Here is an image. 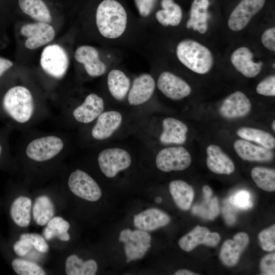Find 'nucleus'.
Instances as JSON below:
<instances>
[{
	"label": "nucleus",
	"mask_w": 275,
	"mask_h": 275,
	"mask_svg": "<svg viewBox=\"0 0 275 275\" xmlns=\"http://www.w3.org/2000/svg\"><path fill=\"white\" fill-rule=\"evenodd\" d=\"M46 94L30 66L0 89V117L14 125L31 123Z\"/></svg>",
	"instance_id": "obj_1"
},
{
	"label": "nucleus",
	"mask_w": 275,
	"mask_h": 275,
	"mask_svg": "<svg viewBox=\"0 0 275 275\" xmlns=\"http://www.w3.org/2000/svg\"><path fill=\"white\" fill-rule=\"evenodd\" d=\"M70 36L68 32L42 48L37 56L36 65L31 68L46 95L59 90L68 73L73 52Z\"/></svg>",
	"instance_id": "obj_2"
},
{
	"label": "nucleus",
	"mask_w": 275,
	"mask_h": 275,
	"mask_svg": "<svg viewBox=\"0 0 275 275\" xmlns=\"http://www.w3.org/2000/svg\"><path fill=\"white\" fill-rule=\"evenodd\" d=\"M14 25L15 59L29 66L40 50L57 37L60 31L50 24L16 19Z\"/></svg>",
	"instance_id": "obj_3"
},
{
	"label": "nucleus",
	"mask_w": 275,
	"mask_h": 275,
	"mask_svg": "<svg viewBox=\"0 0 275 275\" xmlns=\"http://www.w3.org/2000/svg\"><path fill=\"white\" fill-rule=\"evenodd\" d=\"M83 13L93 19L97 31L104 38H118L126 30L127 13L119 0H90Z\"/></svg>",
	"instance_id": "obj_4"
},
{
	"label": "nucleus",
	"mask_w": 275,
	"mask_h": 275,
	"mask_svg": "<svg viewBox=\"0 0 275 275\" xmlns=\"http://www.w3.org/2000/svg\"><path fill=\"white\" fill-rule=\"evenodd\" d=\"M11 10L16 19L50 24L60 31L65 21V7L61 0H12Z\"/></svg>",
	"instance_id": "obj_5"
},
{
	"label": "nucleus",
	"mask_w": 275,
	"mask_h": 275,
	"mask_svg": "<svg viewBox=\"0 0 275 275\" xmlns=\"http://www.w3.org/2000/svg\"><path fill=\"white\" fill-rule=\"evenodd\" d=\"M178 59L191 71L205 74L211 69L213 58L210 51L205 46L191 39H184L177 46Z\"/></svg>",
	"instance_id": "obj_6"
},
{
	"label": "nucleus",
	"mask_w": 275,
	"mask_h": 275,
	"mask_svg": "<svg viewBox=\"0 0 275 275\" xmlns=\"http://www.w3.org/2000/svg\"><path fill=\"white\" fill-rule=\"evenodd\" d=\"M64 147V141L62 138L55 134H48L31 140L24 151L28 158L41 162L50 160L59 155Z\"/></svg>",
	"instance_id": "obj_7"
},
{
	"label": "nucleus",
	"mask_w": 275,
	"mask_h": 275,
	"mask_svg": "<svg viewBox=\"0 0 275 275\" xmlns=\"http://www.w3.org/2000/svg\"><path fill=\"white\" fill-rule=\"evenodd\" d=\"M119 240L124 243V251L127 263L142 258L151 247V236L147 231L140 229L123 230Z\"/></svg>",
	"instance_id": "obj_8"
},
{
	"label": "nucleus",
	"mask_w": 275,
	"mask_h": 275,
	"mask_svg": "<svg viewBox=\"0 0 275 275\" xmlns=\"http://www.w3.org/2000/svg\"><path fill=\"white\" fill-rule=\"evenodd\" d=\"M75 63L80 65L86 74L91 77H97L104 74L105 64L101 60L98 49L89 44H81L72 52Z\"/></svg>",
	"instance_id": "obj_9"
},
{
	"label": "nucleus",
	"mask_w": 275,
	"mask_h": 275,
	"mask_svg": "<svg viewBox=\"0 0 275 275\" xmlns=\"http://www.w3.org/2000/svg\"><path fill=\"white\" fill-rule=\"evenodd\" d=\"M97 160L101 171L108 178L114 177L119 172L127 169L131 162L129 153L119 148L103 150Z\"/></svg>",
	"instance_id": "obj_10"
},
{
	"label": "nucleus",
	"mask_w": 275,
	"mask_h": 275,
	"mask_svg": "<svg viewBox=\"0 0 275 275\" xmlns=\"http://www.w3.org/2000/svg\"><path fill=\"white\" fill-rule=\"evenodd\" d=\"M191 162L190 153L181 146L161 149L155 159L157 168L164 172L184 170L190 166Z\"/></svg>",
	"instance_id": "obj_11"
},
{
	"label": "nucleus",
	"mask_w": 275,
	"mask_h": 275,
	"mask_svg": "<svg viewBox=\"0 0 275 275\" xmlns=\"http://www.w3.org/2000/svg\"><path fill=\"white\" fill-rule=\"evenodd\" d=\"M68 187L75 196L87 201L95 202L101 197V190L89 174L80 170L72 172L68 180Z\"/></svg>",
	"instance_id": "obj_12"
},
{
	"label": "nucleus",
	"mask_w": 275,
	"mask_h": 275,
	"mask_svg": "<svg viewBox=\"0 0 275 275\" xmlns=\"http://www.w3.org/2000/svg\"><path fill=\"white\" fill-rule=\"evenodd\" d=\"M265 0H241L232 12L228 26L234 31L244 29L254 15L263 7Z\"/></svg>",
	"instance_id": "obj_13"
},
{
	"label": "nucleus",
	"mask_w": 275,
	"mask_h": 275,
	"mask_svg": "<svg viewBox=\"0 0 275 275\" xmlns=\"http://www.w3.org/2000/svg\"><path fill=\"white\" fill-rule=\"evenodd\" d=\"M104 103L97 94H88L83 101L72 111L71 115L77 122L88 124L94 121L103 112Z\"/></svg>",
	"instance_id": "obj_14"
},
{
	"label": "nucleus",
	"mask_w": 275,
	"mask_h": 275,
	"mask_svg": "<svg viewBox=\"0 0 275 275\" xmlns=\"http://www.w3.org/2000/svg\"><path fill=\"white\" fill-rule=\"evenodd\" d=\"M157 85L166 97L173 100L182 99L191 93V88L186 82L168 71L163 72L159 75Z\"/></svg>",
	"instance_id": "obj_15"
},
{
	"label": "nucleus",
	"mask_w": 275,
	"mask_h": 275,
	"mask_svg": "<svg viewBox=\"0 0 275 275\" xmlns=\"http://www.w3.org/2000/svg\"><path fill=\"white\" fill-rule=\"evenodd\" d=\"M220 239L218 233L210 232L207 228L197 226L181 237L178 244L182 250L188 252L201 244L214 247L219 242Z\"/></svg>",
	"instance_id": "obj_16"
},
{
	"label": "nucleus",
	"mask_w": 275,
	"mask_h": 275,
	"mask_svg": "<svg viewBox=\"0 0 275 275\" xmlns=\"http://www.w3.org/2000/svg\"><path fill=\"white\" fill-rule=\"evenodd\" d=\"M251 107L252 104L248 97L242 92L236 91L224 100L219 111L224 118L234 119L246 116Z\"/></svg>",
	"instance_id": "obj_17"
},
{
	"label": "nucleus",
	"mask_w": 275,
	"mask_h": 275,
	"mask_svg": "<svg viewBox=\"0 0 275 275\" xmlns=\"http://www.w3.org/2000/svg\"><path fill=\"white\" fill-rule=\"evenodd\" d=\"M249 243V236L244 232H239L234 236L233 239L226 240L219 253V258L222 263L229 267L235 265Z\"/></svg>",
	"instance_id": "obj_18"
},
{
	"label": "nucleus",
	"mask_w": 275,
	"mask_h": 275,
	"mask_svg": "<svg viewBox=\"0 0 275 275\" xmlns=\"http://www.w3.org/2000/svg\"><path fill=\"white\" fill-rule=\"evenodd\" d=\"M122 120V115L118 112H103L97 118V121L91 130L92 138L99 141L108 139L119 127Z\"/></svg>",
	"instance_id": "obj_19"
},
{
	"label": "nucleus",
	"mask_w": 275,
	"mask_h": 275,
	"mask_svg": "<svg viewBox=\"0 0 275 275\" xmlns=\"http://www.w3.org/2000/svg\"><path fill=\"white\" fill-rule=\"evenodd\" d=\"M155 82L152 76L144 73L136 77L128 95V101L131 105H138L147 101L153 95Z\"/></svg>",
	"instance_id": "obj_20"
},
{
	"label": "nucleus",
	"mask_w": 275,
	"mask_h": 275,
	"mask_svg": "<svg viewBox=\"0 0 275 275\" xmlns=\"http://www.w3.org/2000/svg\"><path fill=\"white\" fill-rule=\"evenodd\" d=\"M170 221V216L166 212L154 208L146 209L133 217L134 226L138 229L147 232L164 227Z\"/></svg>",
	"instance_id": "obj_21"
},
{
	"label": "nucleus",
	"mask_w": 275,
	"mask_h": 275,
	"mask_svg": "<svg viewBox=\"0 0 275 275\" xmlns=\"http://www.w3.org/2000/svg\"><path fill=\"white\" fill-rule=\"evenodd\" d=\"M253 54L246 47H241L235 50L231 56V61L234 67L244 76L254 77L260 72L262 63L254 62Z\"/></svg>",
	"instance_id": "obj_22"
},
{
	"label": "nucleus",
	"mask_w": 275,
	"mask_h": 275,
	"mask_svg": "<svg viewBox=\"0 0 275 275\" xmlns=\"http://www.w3.org/2000/svg\"><path fill=\"white\" fill-rule=\"evenodd\" d=\"M206 164L208 168L217 174L230 175L235 170V165L231 158L215 145H210L206 149Z\"/></svg>",
	"instance_id": "obj_23"
},
{
	"label": "nucleus",
	"mask_w": 275,
	"mask_h": 275,
	"mask_svg": "<svg viewBox=\"0 0 275 275\" xmlns=\"http://www.w3.org/2000/svg\"><path fill=\"white\" fill-rule=\"evenodd\" d=\"M163 131L159 137L163 144H182L187 139L188 128L182 121L174 118H166L162 121Z\"/></svg>",
	"instance_id": "obj_24"
},
{
	"label": "nucleus",
	"mask_w": 275,
	"mask_h": 275,
	"mask_svg": "<svg viewBox=\"0 0 275 275\" xmlns=\"http://www.w3.org/2000/svg\"><path fill=\"white\" fill-rule=\"evenodd\" d=\"M233 147L237 155L244 160L269 161L273 157L270 149L254 145L245 140H236Z\"/></svg>",
	"instance_id": "obj_25"
},
{
	"label": "nucleus",
	"mask_w": 275,
	"mask_h": 275,
	"mask_svg": "<svg viewBox=\"0 0 275 275\" xmlns=\"http://www.w3.org/2000/svg\"><path fill=\"white\" fill-rule=\"evenodd\" d=\"M209 0H194L191 4L190 17L187 21L188 29H193L201 34L208 29Z\"/></svg>",
	"instance_id": "obj_26"
},
{
	"label": "nucleus",
	"mask_w": 275,
	"mask_h": 275,
	"mask_svg": "<svg viewBox=\"0 0 275 275\" xmlns=\"http://www.w3.org/2000/svg\"><path fill=\"white\" fill-rule=\"evenodd\" d=\"M31 200L20 196L11 203L9 213L13 222L19 227H28L31 221Z\"/></svg>",
	"instance_id": "obj_27"
},
{
	"label": "nucleus",
	"mask_w": 275,
	"mask_h": 275,
	"mask_svg": "<svg viewBox=\"0 0 275 275\" xmlns=\"http://www.w3.org/2000/svg\"><path fill=\"white\" fill-rule=\"evenodd\" d=\"M169 190L176 206L182 210L190 207L194 197V190L191 186L181 180L171 181Z\"/></svg>",
	"instance_id": "obj_28"
},
{
	"label": "nucleus",
	"mask_w": 275,
	"mask_h": 275,
	"mask_svg": "<svg viewBox=\"0 0 275 275\" xmlns=\"http://www.w3.org/2000/svg\"><path fill=\"white\" fill-rule=\"evenodd\" d=\"M161 9L155 13V18L162 25L167 26L178 25L182 17L181 7L173 0H161Z\"/></svg>",
	"instance_id": "obj_29"
},
{
	"label": "nucleus",
	"mask_w": 275,
	"mask_h": 275,
	"mask_svg": "<svg viewBox=\"0 0 275 275\" xmlns=\"http://www.w3.org/2000/svg\"><path fill=\"white\" fill-rule=\"evenodd\" d=\"M107 84L112 96L117 100H123L130 87V80L121 70L113 69L108 74Z\"/></svg>",
	"instance_id": "obj_30"
},
{
	"label": "nucleus",
	"mask_w": 275,
	"mask_h": 275,
	"mask_svg": "<svg viewBox=\"0 0 275 275\" xmlns=\"http://www.w3.org/2000/svg\"><path fill=\"white\" fill-rule=\"evenodd\" d=\"M54 212L53 203L48 196L42 195L36 198L33 206V216L37 225H46L53 217Z\"/></svg>",
	"instance_id": "obj_31"
},
{
	"label": "nucleus",
	"mask_w": 275,
	"mask_h": 275,
	"mask_svg": "<svg viewBox=\"0 0 275 275\" xmlns=\"http://www.w3.org/2000/svg\"><path fill=\"white\" fill-rule=\"evenodd\" d=\"M98 269L96 262L92 259L83 261L75 255L67 257L65 271L67 275H94Z\"/></svg>",
	"instance_id": "obj_32"
},
{
	"label": "nucleus",
	"mask_w": 275,
	"mask_h": 275,
	"mask_svg": "<svg viewBox=\"0 0 275 275\" xmlns=\"http://www.w3.org/2000/svg\"><path fill=\"white\" fill-rule=\"evenodd\" d=\"M236 133L242 139L257 143L268 149L271 150L275 147L274 138L270 133L264 130L242 127L239 128Z\"/></svg>",
	"instance_id": "obj_33"
},
{
	"label": "nucleus",
	"mask_w": 275,
	"mask_h": 275,
	"mask_svg": "<svg viewBox=\"0 0 275 275\" xmlns=\"http://www.w3.org/2000/svg\"><path fill=\"white\" fill-rule=\"evenodd\" d=\"M69 228V223L62 217H53L44 229L43 235L47 240L57 238L61 241H67L70 239L68 233Z\"/></svg>",
	"instance_id": "obj_34"
},
{
	"label": "nucleus",
	"mask_w": 275,
	"mask_h": 275,
	"mask_svg": "<svg viewBox=\"0 0 275 275\" xmlns=\"http://www.w3.org/2000/svg\"><path fill=\"white\" fill-rule=\"evenodd\" d=\"M251 177L257 186L267 191L275 190V171L274 169L257 167L251 171Z\"/></svg>",
	"instance_id": "obj_35"
},
{
	"label": "nucleus",
	"mask_w": 275,
	"mask_h": 275,
	"mask_svg": "<svg viewBox=\"0 0 275 275\" xmlns=\"http://www.w3.org/2000/svg\"><path fill=\"white\" fill-rule=\"evenodd\" d=\"M24 65L0 56V89L14 79Z\"/></svg>",
	"instance_id": "obj_36"
},
{
	"label": "nucleus",
	"mask_w": 275,
	"mask_h": 275,
	"mask_svg": "<svg viewBox=\"0 0 275 275\" xmlns=\"http://www.w3.org/2000/svg\"><path fill=\"white\" fill-rule=\"evenodd\" d=\"M11 266L18 275H45V271L36 263L21 258H15Z\"/></svg>",
	"instance_id": "obj_37"
},
{
	"label": "nucleus",
	"mask_w": 275,
	"mask_h": 275,
	"mask_svg": "<svg viewBox=\"0 0 275 275\" xmlns=\"http://www.w3.org/2000/svg\"><path fill=\"white\" fill-rule=\"evenodd\" d=\"M258 240L261 248L267 252L275 249V225L265 229L258 234Z\"/></svg>",
	"instance_id": "obj_38"
},
{
	"label": "nucleus",
	"mask_w": 275,
	"mask_h": 275,
	"mask_svg": "<svg viewBox=\"0 0 275 275\" xmlns=\"http://www.w3.org/2000/svg\"><path fill=\"white\" fill-rule=\"evenodd\" d=\"M228 202L235 208L240 209H248L252 207L250 193L246 190H241L231 196Z\"/></svg>",
	"instance_id": "obj_39"
},
{
	"label": "nucleus",
	"mask_w": 275,
	"mask_h": 275,
	"mask_svg": "<svg viewBox=\"0 0 275 275\" xmlns=\"http://www.w3.org/2000/svg\"><path fill=\"white\" fill-rule=\"evenodd\" d=\"M19 237L28 238L33 248L41 253H46L49 250V246L43 237L37 233H23Z\"/></svg>",
	"instance_id": "obj_40"
},
{
	"label": "nucleus",
	"mask_w": 275,
	"mask_h": 275,
	"mask_svg": "<svg viewBox=\"0 0 275 275\" xmlns=\"http://www.w3.org/2000/svg\"><path fill=\"white\" fill-rule=\"evenodd\" d=\"M257 92L266 96L275 95V76L271 75L262 80L257 86Z\"/></svg>",
	"instance_id": "obj_41"
},
{
	"label": "nucleus",
	"mask_w": 275,
	"mask_h": 275,
	"mask_svg": "<svg viewBox=\"0 0 275 275\" xmlns=\"http://www.w3.org/2000/svg\"><path fill=\"white\" fill-rule=\"evenodd\" d=\"M260 267L262 274H275V253L264 256L260 261Z\"/></svg>",
	"instance_id": "obj_42"
},
{
	"label": "nucleus",
	"mask_w": 275,
	"mask_h": 275,
	"mask_svg": "<svg viewBox=\"0 0 275 275\" xmlns=\"http://www.w3.org/2000/svg\"><path fill=\"white\" fill-rule=\"evenodd\" d=\"M158 0H134L140 15L143 17L149 16L153 12Z\"/></svg>",
	"instance_id": "obj_43"
},
{
	"label": "nucleus",
	"mask_w": 275,
	"mask_h": 275,
	"mask_svg": "<svg viewBox=\"0 0 275 275\" xmlns=\"http://www.w3.org/2000/svg\"><path fill=\"white\" fill-rule=\"evenodd\" d=\"M12 248L17 256L22 257L28 253L33 246L28 238L19 237V239L13 243Z\"/></svg>",
	"instance_id": "obj_44"
},
{
	"label": "nucleus",
	"mask_w": 275,
	"mask_h": 275,
	"mask_svg": "<svg viewBox=\"0 0 275 275\" xmlns=\"http://www.w3.org/2000/svg\"><path fill=\"white\" fill-rule=\"evenodd\" d=\"M261 41L266 48L271 51H274L275 28H271L264 31L261 37Z\"/></svg>",
	"instance_id": "obj_45"
},
{
	"label": "nucleus",
	"mask_w": 275,
	"mask_h": 275,
	"mask_svg": "<svg viewBox=\"0 0 275 275\" xmlns=\"http://www.w3.org/2000/svg\"><path fill=\"white\" fill-rule=\"evenodd\" d=\"M228 203L222 209V213L226 223L228 225L233 224L236 220L235 212L234 206H230V203Z\"/></svg>",
	"instance_id": "obj_46"
},
{
	"label": "nucleus",
	"mask_w": 275,
	"mask_h": 275,
	"mask_svg": "<svg viewBox=\"0 0 275 275\" xmlns=\"http://www.w3.org/2000/svg\"><path fill=\"white\" fill-rule=\"evenodd\" d=\"M6 129L0 130V163L6 155L8 151L7 135L5 132Z\"/></svg>",
	"instance_id": "obj_47"
},
{
	"label": "nucleus",
	"mask_w": 275,
	"mask_h": 275,
	"mask_svg": "<svg viewBox=\"0 0 275 275\" xmlns=\"http://www.w3.org/2000/svg\"><path fill=\"white\" fill-rule=\"evenodd\" d=\"M219 212L218 201L216 197L211 199L209 203L208 219H214Z\"/></svg>",
	"instance_id": "obj_48"
},
{
	"label": "nucleus",
	"mask_w": 275,
	"mask_h": 275,
	"mask_svg": "<svg viewBox=\"0 0 275 275\" xmlns=\"http://www.w3.org/2000/svg\"><path fill=\"white\" fill-rule=\"evenodd\" d=\"M204 200H209L211 198L212 191L210 187L208 185H205L203 187Z\"/></svg>",
	"instance_id": "obj_49"
},
{
	"label": "nucleus",
	"mask_w": 275,
	"mask_h": 275,
	"mask_svg": "<svg viewBox=\"0 0 275 275\" xmlns=\"http://www.w3.org/2000/svg\"><path fill=\"white\" fill-rule=\"evenodd\" d=\"M175 275H197L199 274L187 269H180L174 273Z\"/></svg>",
	"instance_id": "obj_50"
},
{
	"label": "nucleus",
	"mask_w": 275,
	"mask_h": 275,
	"mask_svg": "<svg viewBox=\"0 0 275 275\" xmlns=\"http://www.w3.org/2000/svg\"><path fill=\"white\" fill-rule=\"evenodd\" d=\"M4 32L0 30V41H2V40H4L3 39H2V37H4L6 38V35L4 34Z\"/></svg>",
	"instance_id": "obj_51"
},
{
	"label": "nucleus",
	"mask_w": 275,
	"mask_h": 275,
	"mask_svg": "<svg viewBox=\"0 0 275 275\" xmlns=\"http://www.w3.org/2000/svg\"><path fill=\"white\" fill-rule=\"evenodd\" d=\"M155 202L157 203H161V201H162V199L160 197H157L155 198Z\"/></svg>",
	"instance_id": "obj_52"
},
{
	"label": "nucleus",
	"mask_w": 275,
	"mask_h": 275,
	"mask_svg": "<svg viewBox=\"0 0 275 275\" xmlns=\"http://www.w3.org/2000/svg\"><path fill=\"white\" fill-rule=\"evenodd\" d=\"M271 127H272V130L274 131H275V121H274V120L273 121V122L272 123Z\"/></svg>",
	"instance_id": "obj_53"
}]
</instances>
